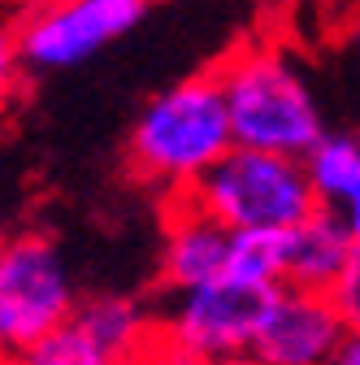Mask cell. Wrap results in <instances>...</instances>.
Segmentation results:
<instances>
[{"label": "cell", "instance_id": "cell-1", "mask_svg": "<svg viewBox=\"0 0 360 365\" xmlns=\"http://www.w3.org/2000/svg\"><path fill=\"white\" fill-rule=\"evenodd\" d=\"M235 148V126L217 74H191L139 109L126 140L130 170L165 196H187Z\"/></svg>", "mask_w": 360, "mask_h": 365}, {"label": "cell", "instance_id": "cell-2", "mask_svg": "<svg viewBox=\"0 0 360 365\" xmlns=\"http://www.w3.org/2000/svg\"><path fill=\"white\" fill-rule=\"evenodd\" d=\"M226 109L235 126V144L308 157V148L326 135V109L304 66L269 43H248L217 70Z\"/></svg>", "mask_w": 360, "mask_h": 365}, {"label": "cell", "instance_id": "cell-3", "mask_svg": "<svg viewBox=\"0 0 360 365\" xmlns=\"http://www.w3.org/2000/svg\"><path fill=\"white\" fill-rule=\"evenodd\" d=\"M278 287L243 283L221 274L200 287L169 292V304L157 313V356L165 361H252L256 335L269 317Z\"/></svg>", "mask_w": 360, "mask_h": 365}, {"label": "cell", "instance_id": "cell-4", "mask_svg": "<svg viewBox=\"0 0 360 365\" xmlns=\"http://www.w3.org/2000/svg\"><path fill=\"white\" fill-rule=\"evenodd\" d=\"M187 200L231 231H287L322 205L304 157L248 144H235L187 192Z\"/></svg>", "mask_w": 360, "mask_h": 365}, {"label": "cell", "instance_id": "cell-5", "mask_svg": "<svg viewBox=\"0 0 360 365\" xmlns=\"http://www.w3.org/2000/svg\"><path fill=\"white\" fill-rule=\"evenodd\" d=\"M74 304V274L53 240H0V361H26Z\"/></svg>", "mask_w": 360, "mask_h": 365}, {"label": "cell", "instance_id": "cell-6", "mask_svg": "<svg viewBox=\"0 0 360 365\" xmlns=\"http://www.w3.org/2000/svg\"><path fill=\"white\" fill-rule=\"evenodd\" d=\"M148 0H48L22 31L18 57L31 70H74L144 22Z\"/></svg>", "mask_w": 360, "mask_h": 365}, {"label": "cell", "instance_id": "cell-7", "mask_svg": "<svg viewBox=\"0 0 360 365\" xmlns=\"http://www.w3.org/2000/svg\"><path fill=\"white\" fill-rule=\"evenodd\" d=\"M157 348V317L130 296L78 300L26 356L35 365H117Z\"/></svg>", "mask_w": 360, "mask_h": 365}, {"label": "cell", "instance_id": "cell-8", "mask_svg": "<svg viewBox=\"0 0 360 365\" xmlns=\"http://www.w3.org/2000/svg\"><path fill=\"white\" fill-rule=\"evenodd\" d=\"M347 339V322L330 292L312 287H278L269 317L256 335L252 361L260 365H326L339 361V348Z\"/></svg>", "mask_w": 360, "mask_h": 365}, {"label": "cell", "instance_id": "cell-9", "mask_svg": "<svg viewBox=\"0 0 360 365\" xmlns=\"http://www.w3.org/2000/svg\"><path fill=\"white\" fill-rule=\"evenodd\" d=\"M231 226H221L213 213H204L196 200L178 196L165 244H161V283L165 292H187L208 279H221L231 261Z\"/></svg>", "mask_w": 360, "mask_h": 365}, {"label": "cell", "instance_id": "cell-10", "mask_svg": "<svg viewBox=\"0 0 360 365\" xmlns=\"http://www.w3.org/2000/svg\"><path fill=\"white\" fill-rule=\"evenodd\" d=\"M287 240V287H312V292H334L339 274L347 269L356 240L339 209L317 205L308 217L282 231Z\"/></svg>", "mask_w": 360, "mask_h": 365}, {"label": "cell", "instance_id": "cell-11", "mask_svg": "<svg viewBox=\"0 0 360 365\" xmlns=\"http://www.w3.org/2000/svg\"><path fill=\"white\" fill-rule=\"evenodd\" d=\"M317 200L330 209H347L360 200V130H326L304 157Z\"/></svg>", "mask_w": 360, "mask_h": 365}, {"label": "cell", "instance_id": "cell-12", "mask_svg": "<svg viewBox=\"0 0 360 365\" xmlns=\"http://www.w3.org/2000/svg\"><path fill=\"white\" fill-rule=\"evenodd\" d=\"M226 274H235L243 283L282 287V279H287V240H282V231H235Z\"/></svg>", "mask_w": 360, "mask_h": 365}, {"label": "cell", "instance_id": "cell-13", "mask_svg": "<svg viewBox=\"0 0 360 365\" xmlns=\"http://www.w3.org/2000/svg\"><path fill=\"white\" fill-rule=\"evenodd\" d=\"M334 304H339V313H343V322H347V331H360V248L351 252V261H347V269L339 274V283H334Z\"/></svg>", "mask_w": 360, "mask_h": 365}, {"label": "cell", "instance_id": "cell-14", "mask_svg": "<svg viewBox=\"0 0 360 365\" xmlns=\"http://www.w3.org/2000/svg\"><path fill=\"white\" fill-rule=\"evenodd\" d=\"M18 66H22V57H18V39H9L5 31H0V91L14 83Z\"/></svg>", "mask_w": 360, "mask_h": 365}, {"label": "cell", "instance_id": "cell-15", "mask_svg": "<svg viewBox=\"0 0 360 365\" xmlns=\"http://www.w3.org/2000/svg\"><path fill=\"white\" fill-rule=\"evenodd\" d=\"M339 361L343 365H360V331H347V339L339 348Z\"/></svg>", "mask_w": 360, "mask_h": 365}, {"label": "cell", "instance_id": "cell-16", "mask_svg": "<svg viewBox=\"0 0 360 365\" xmlns=\"http://www.w3.org/2000/svg\"><path fill=\"white\" fill-rule=\"evenodd\" d=\"M343 213V222H347V231H351V240H356V248H360V200H351L347 209H339Z\"/></svg>", "mask_w": 360, "mask_h": 365}]
</instances>
